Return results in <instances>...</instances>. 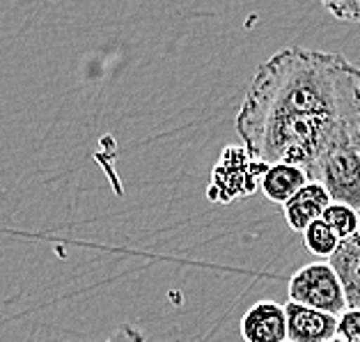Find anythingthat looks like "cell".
<instances>
[{"label":"cell","mask_w":360,"mask_h":342,"mask_svg":"<svg viewBox=\"0 0 360 342\" xmlns=\"http://www.w3.org/2000/svg\"><path fill=\"white\" fill-rule=\"evenodd\" d=\"M330 342H349V340H345V338H333Z\"/></svg>","instance_id":"obj_14"},{"label":"cell","mask_w":360,"mask_h":342,"mask_svg":"<svg viewBox=\"0 0 360 342\" xmlns=\"http://www.w3.org/2000/svg\"><path fill=\"white\" fill-rule=\"evenodd\" d=\"M269 165L252 159L250 152L239 145H227L214 165L212 186L207 196L212 203L230 205L236 198H245L257 191Z\"/></svg>","instance_id":"obj_2"},{"label":"cell","mask_w":360,"mask_h":342,"mask_svg":"<svg viewBox=\"0 0 360 342\" xmlns=\"http://www.w3.org/2000/svg\"><path fill=\"white\" fill-rule=\"evenodd\" d=\"M103 342H106V340H103Z\"/></svg>","instance_id":"obj_15"},{"label":"cell","mask_w":360,"mask_h":342,"mask_svg":"<svg viewBox=\"0 0 360 342\" xmlns=\"http://www.w3.org/2000/svg\"><path fill=\"white\" fill-rule=\"evenodd\" d=\"M307 179L321 184L333 203L347 205L360 212V152L338 150L307 170Z\"/></svg>","instance_id":"obj_4"},{"label":"cell","mask_w":360,"mask_h":342,"mask_svg":"<svg viewBox=\"0 0 360 342\" xmlns=\"http://www.w3.org/2000/svg\"><path fill=\"white\" fill-rule=\"evenodd\" d=\"M236 131L252 159L305 175L330 152H360V67L328 51H276L255 69Z\"/></svg>","instance_id":"obj_1"},{"label":"cell","mask_w":360,"mask_h":342,"mask_svg":"<svg viewBox=\"0 0 360 342\" xmlns=\"http://www.w3.org/2000/svg\"><path fill=\"white\" fill-rule=\"evenodd\" d=\"M287 312V340L289 342H330L338 338V317L289 301Z\"/></svg>","instance_id":"obj_6"},{"label":"cell","mask_w":360,"mask_h":342,"mask_svg":"<svg viewBox=\"0 0 360 342\" xmlns=\"http://www.w3.org/2000/svg\"><path fill=\"white\" fill-rule=\"evenodd\" d=\"M307 182H310V179H307L305 170L298 168V165L274 163V165H269V168H266L264 177H262L259 189L271 200V203L285 205L305 186Z\"/></svg>","instance_id":"obj_9"},{"label":"cell","mask_w":360,"mask_h":342,"mask_svg":"<svg viewBox=\"0 0 360 342\" xmlns=\"http://www.w3.org/2000/svg\"><path fill=\"white\" fill-rule=\"evenodd\" d=\"M338 338L360 342V310H347L338 317Z\"/></svg>","instance_id":"obj_12"},{"label":"cell","mask_w":360,"mask_h":342,"mask_svg":"<svg viewBox=\"0 0 360 342\" xmlns=\"http://www.w3.org/2000/svg\"><path fill=\"white\" fill-rule=\"evenodd\" d=\"M321 221L326 223L340 241L349 239L360 232V212L351 209L347 205H340V203H330V207L323 212Z\"/></svg>","instance_id":"obj_10"},{"label":"cell","mask_w":360,"mask_h":342,"mask_svg":"<svg viewBox=\"0 0 360 342\" xmlns=\"http://www.w3.org/2000/svg\"><path fill=\"white\" fill-rule=\"evenodd\" d=\"M289 301L333 317L349 310L345 289L328 262H312L298 269L289 280Z\"/></svg>","instance_id":"obj_3"},{"label":"cell","mask_w":360,"mask_h":342,"mask_svg":"<svg viewBox=\"0 0 360 342\" xmlns=\"http://www.w3.org/2000/svg\"><path fill=\"white\" fill-rule=\"evenodd\" d=\"M323 7H326V10L340 21L360 23V0H338V3H330V0H326Z\"/></svg>","instance_id":"obj_13"},{"label":"cell","mask_w":360,"mask_h":342,"mask_svg":"<svg viewBox=\"0 0 360 342\" xmlns=\"http://www.w3.org/2000/svg\"><path fill=\"white\" fill-rule=\"evenodd\" d=\"M328 191L317 182H307L296 196L283 205L285 221L294 232H305L314 221H321L323 212L330 207Z\"/></svg>","instance_id":"obj_7"},{"label":"cell","mask_w":360,"mask_h":342,"mask_svg":"<svg viewBox=\"0 0 360 342\" xmlns=\"http://www.w3.org/2000/svg\"><path fill=\"white\" fill-rule=\"evenodd\" d=\"M328 265L335 269L340 278L349 310H360V232L340 241Z\"/></svg>","instance_id":"obj_8"},{"label":"cell","mask_w":360,"mask_h":342,"mask_svg":"<svg viewBox=\"0 0 360 342\" xmlns=\"http://www.w3.org/2000/svg\"><path fill=\"white\" fill-rule=\"evenodd\" d=\"M303 241H305V248L317 258H333V253L338 251L340 246V239L335 236V232L323 223V221H314L307 230L303 232Z\"/></svg>","instance_id":"obj_11"},{"label":"cell","mask_w":360,"mask_h":342,"mask_svg":"<svg viewBox=\"0 0 360 342\" xmlns=\"http://www.w3.org/2000/svg\"><path fill=\"white\" fill-rule=\"evenodd\" d=\"M241 338L245 342H287V312L276 301L250 305L241 317Z\"/></svg>","instance_id":"obj_5"},{"label":"cell","mask_w":360,"mask_h":342,"mask_svg":"<svg viewBox=\"0 0 360 342\" xmlns=\"http://www.w3.org/2000/svg\"><path fill=\"white\" fill-rule=\"evenodd\" d=\"M287 342H289V340H287Z\"/></svg>","instance_id":"obj_16"}]
</instances>
